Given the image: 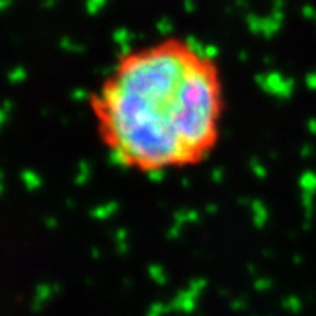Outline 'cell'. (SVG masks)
Here are the masks:
<instances>
[{
	"label": "cell",
	"mask_w": 316,
	"mask_h": 316,
	"mask_svg": "<svg viewBox=\"0 0 316 316\" xmlns=\"http://www.w3.org/2000/svg\"><path fill=\"white\" fill-rule=\"evenodd\" d=\"M90 109L98 139L121 167L144 174L192 167L221 135L220 65L188 39H160L119 56Z\"/></svg>",
	"instance_id": "obj_1"
}]
</instances>
